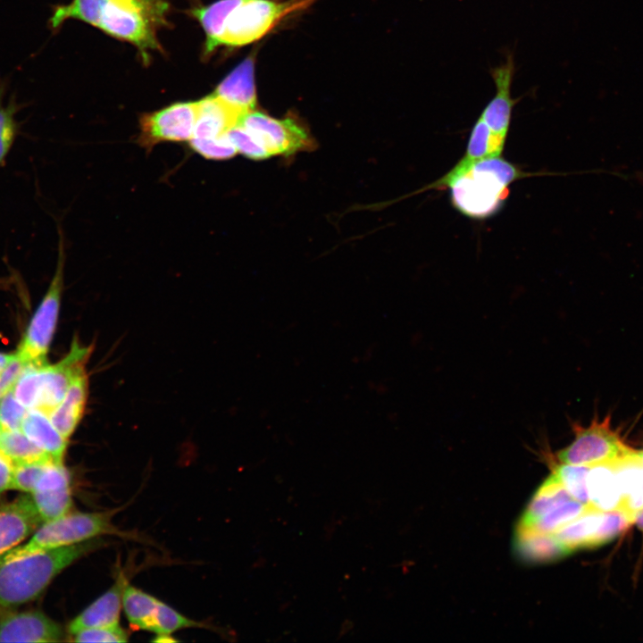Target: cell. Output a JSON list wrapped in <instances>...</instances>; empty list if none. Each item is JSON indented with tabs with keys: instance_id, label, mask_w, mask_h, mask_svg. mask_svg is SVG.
Masks as SVG:
<instances>
[{
	"instance_id": "obj_1",
	"label": "cell",
	"mask_w": 643,
	"mask_h": 643,
	"mask_svg": "<svg viewBox=\"0 0 643 643\" xmlns=\"http://www.w3.org/2000/svg\"><path fill=\"white\" fill-rule=\"evenodd\" d=\"M531 175L535 174L522 171L501 155L472 163L460 159L446 174L421 191L448 188L451 205L457 212L481 220L500 209L513 182Z\"/></svg>"
},
{
	"instance_id": "obj_2",
	"label": "cell",
	"mask_w": 643,
	"mask_h": 643,
	"mask_svg": "<svg viewBox=\"0 0 643 643\" xmlns=\"http://www.w3.org/2000/svg\"><path fill=\"white\" fill-rule=\"evenodd\" d=\"M103 543L93 539L0 562V609L38 598L63 570Z\"/></svg>"
},
{
	"instance_id": "obj_3",
	"label": "cell",
	"mask_w": 643,
	"mask_h": 643,
	"mask_svg": "<svg viewBox=\"0 0 643 643\" xmlns=\"http://www.w3.org/2000/svg\"><path fill=\"white\" fill-rule=\"evenodd\" d=\"M92 353V346H82L74 338L71 349L54 364L27 366L13 392L28 409L49 413L63 400L73 379L86 371V363Z\"/></svg>"
},
{
	"instance_id": "obj_4",
	"label": "cell",
	"mask_w": 643,
	"mask_h": 643,
	"mask_svg": "<svg viewBox=\"0 0 643 643\" xmlns=\"http://www.w3.org/2000/svg\"><path fill=\"white\" fill-rule=\"evenodd\" d=\"M114 513V510L69 513L61 518L43 522L25 544H19L2 554L0 562L84 542L101 535L118 533L112 522Z\"/></svg>"
},
{
	"instance_id": "obj_5",
	"label": "cell",
	"mask_w": 643,
	"mask_h": 643,
	"mask_svg": "<svg viewBox=\"0 0 643 643\" xmlns=\"http://www.w3.org/2000/svg\"><path fill=\"white\" fill-rule=\"evenodd\" d=\"M58 255L54 273L15 351L27 366L48 363L47 355L58 322L66 259L61 228L58 229Z\"/></svg>"
},
{
	"instance_id": "obj_6",
	"label": "cell",
	"mask_w": 643,
	"mask_h": 643,
	"mask_svg": "<svg viewBox=\"0 0 643 643\" xmlns=\"http://www.w3.org/2000/svg\"><path fill=\"white\" fill-rule=\"evenodd\" d=\"M164 10L161 0H108L98 28L146 54L159 48L154 26L163 21Z\"/></svg>"
},
{
	"instance_id": "obj_7",
	"label": "cell",
	"mask_w": 643,
	"mask_h": 643,
	"mask_svg": "<svg viewBox=\"0 0 643 643\" xmlns=\"http://www.w3.org/2000/svg\"><path fill=\"white\" fill-rule=\"evenodd\" d=\"M314 0H243L228 17L220 46H241L253 43L288 14L307 7Z\"/></svg>"
},
{
	"instance_id": "obj_8",
	"label": "cell",
	"mask_w": 643,
	"mask_h": 643,
	"mask_svg": "<svg viewBox=\"0 0 643 643\" xmlns=\"http://www.w3.org/2000/svg\"><path fill=\"white\" fill-rule=\"evenodd\" d=\"M250 131L273 155L290 156L311 151L316 143L309 130L291 117L275 119L252 110L241 115L238 124Z\"/></svg>"
},
{
	"instance_id": "obj_9",
	"label": "cell",
	"mask_w": 643,
	"mask_h": 643,
	"mask_svg": "<svg viewBox=\"0 0 643 643\" xmlns=\"http://www.w3.org/2000/svg\"><path fill=\"white\" fill-rule=\"evenodd\" d=\"M572 429L573 441L556 455L560 463L589 466L611 463L630 450L611 429L609 418L594 420L588 427L573 423Z\"/></svg>"
},
{
	"instance_id": "obj_10",
	"label": "cell",
	"mask_w": 643,
	"mask_h": 643,
	"mask_svg": "<svg viewBox=\"0 0 643 643\" xmlns=\"http://www.w3.org/2000/svg\"><path fill=\"white\" fill-rule=\"evenodd\" d=\"M197 102H180L139 118L135 142L146 153L161 143L189 141L193 136Z\"/></svg>"
},
{
	"instance_id": "obj_11",
	"label": "cell",
	"mask_w": 643,
	"mask_h": 643,
	"mask_svg": "<svg viewBox=\"0 0 643 643\" xmlns=\"http://www.w3.org/2000/svg\"><path fill=\"white\" fill-rule=\"evenodd\" d=\"M489 72L496 86V93L482 110L480 118L486 123L494 138L505 146L513 108L518 101L511 96L515 72L514 54L506 50L505 61L491 67Z\"/></svg>"
},
{
	"instance_id": "obj_12",
	"label": "cell",
	"mask_w": 643,
	"mask_h": 643,
	"mask_svg": "<svg viewBox=\"0 0 643 643\" xmlns=\"http://www.w3.org/2000/svg\"><path fill=\"white\" fill-rule=\"evenodd\" d=\"M61 625L38 610L0 609V642H59Z\"/></svg>"
},
{
	"instance_id": "obj_13",
	"label": "cell",
	"mask_w": 643,
	"mask_h": 643,
	"mask_svg": "<svg viewBox=\"0 0 643 643\" xmlns=\"http://www.w3.org/2000/svg\"><path fill=\"white\" fill-rule=\"evenodd\" d=\"M42 523L29 493L0 505V555L25 540Z\"/></svg>"
},
{
	"instance_id": "obj_14",
	"label": "cell",
	"mask_w": 643,
	"mask_h": 643,
	"mask_svg": "<svg viewBox=\"0 0 643 643\" xmlns=\"http://www.w3.org/2000/svg\"><path fill=\"white\" fill-rule=\"evenodd\" d=\"M127 580L121 573L113 585L71 621L68 632L73 635L79 630L119 623L122 607V595Z\"/></svg>"
},
{
	"instance_id": "obj_15",
	"label": "cell",
	"mask_w": 643,
	"mask_h": 643,
	"mask_svg": "<svg viewBox=\"0 0 643 643\" xmlns=\"http://www.w3.org/2000/svg\"><path fill=\"white\" fill-rule=\"evenodd\" d=\"M622 494L621 509L633 522L636 514L643 507V459L630 449L611 462Z\"/></svg>"
},
{
	"instance_id": "obj_16",
	"label": "cell",
	"mask_w": 643,
	"mask_h": 643,
	"mask_svg": "<svg viewBox=\"0 0 643 643\" xmlns=\"http://www.w3.org/2000/svg\"><path fill=\"white\" fill-rule=\"evenodd\" d=\"M254 71L255 58L249 55L218 85L213 94L243 113L255 110L256 91Z\"/></svg>"
},
{
	"instance_id": "obj_17",
	"label": "cell",
	"mask_w": 643,
	"mask_h": 643,
	"mask_svg": "<svg viewBox=\"0 0 643 643\" xmlns=\"http://www.w3.org/2000/svg\"><path fill=\"white\" fill-rule=\"evenodd\" d=\"M240 111L213 94L197 101V113L191 138L206 139L223 136L238 124Z\"/></svg>"
},
{
	"instance_id": "obj_18",
	"label": "cell",
	"mask_w": 643,
	"mask_h": 643,
	"mask_svg": "<svg viewBox=\"0 0 643 643\" xmlns=\"http://www.w3.org/2000/svg\"><path fill=\"white\" fill-rule=\"evenodd\" d=\"M514 547L518 557L527 563H549L572 553L553 533L517 527Z\"/></svg>"
},
{
	"instance_id": "obj_19",
	"label": "cell",
	"mask_w": 643,
	"mask_h": 643,
	"mask_svg": "<svg viewBox=\"0 0 643 643\" xmlns=\"http://www.w3.org/2000/svg\"><path fill=\"white\" fill-rule=\"evenodd\" d=\"M88 393V380L84 371L73 379L63 400L48 414L55 429L68 440L84 414Z\"/></svg>"
},
{
	"instance_id": "obj_20",
	"label": "cell",
	"mask_w": 643,
	"mask_h": 643,
	"mask_svg": "<svg viewBox=\"0 0 643 643\" xmlns=\"http://www.w3.org/2000/svg\"><path fill=\"white\" fill-rule=\"evenodd\" d=\"M21 430L52 459L63 462L68 439L55 429L46 413L38 409H29Z\"/></svg>"
},
{
	"instance_id": "obj_21",
	"label": "cell",
	"mask_w": 643,
	"mask_h": 643,
	"mask_svg": "<svg viewBox=\"0 0 643 643\" xmlns=\"http://www.w3.org/2000/svg\"><path fill=\"white\" fill-rule=\"evenodd\" d=\"M589 505L607 512L619 509L622 494L611 463L589 466L587 476Z\"/></svg>"
},
{
	"instance_id": "obj_22",
	"label": "cell",
	"mask_w": 643,
	"mask_h": 643,
	"mask_svg": "<svg viewBox=\"0 0 643 643\" xmlns=\"http://www.w3.org/2000/svg\"><path fill=\"white\" fill-rule=\"evenodd\" d=\"M572 498L573 497L552 473L531 497L518 525L530 528L549 511Z\"/></svg>"
},
{
	"instance_id": "obj_23",
	"label": "cell",
	"mask_w": 643,
	"mask_h": 643,
	"mask_svg": "<svg viewBox=\"0 0 643 643\" xmlns=\"http://www.w3.org/2000/svg\"><path fill=\"white\" fill-rule=\"evenodd\" d=\"M602 511L591 505L577 518L553 532L571 551L591 548L593 539L603 517Z\"/></svg>"
},
{
	"instance_id": "obj_24",
	"label": "cell",
	"mask_w": 643,
	"mask_h": 643,
	"mask_svg": "<svg viewBox=\"0 0 643 643\" xmlns=\"http://www.w3.org/2000/svg\"><path fill=\"white\" fill-rule=\"evenodd\" d=\"M242 2L243 0H219L209 6L193 11L194 16L198 19L206 34L205 54L220 46L226 21Z\"/></svg>"
},
{
	"instance_id": "obj_25",
	"label": "cell",
	"mask_w": 643,
	"mask_h": 643,
	"mask_svg": "<svg viewBox=\"0 0 643 643\" xmlns=\"http://www.w3.org/2000/svg\"><path fill=\"white\" fill-rule=\"evenodd\" d=\"M0 453L13 465L54 460L33 443L21 430L0 432Z\"/></svg>"
},
{
	"instance_id": "obj_26",
	"label": "cell",
	"mask_w": 643,
	"mask_h": 643,
	"mask_svg": "<svg viewBox=\"0 0 643 643\" xmlns=\"http://www.w3.org/2000/svg\"><path fill=\"white\" fill-rule=\"evenodd\" d=\"M160 600L127 584L122 595V608L131 625L146 630Z\"/></svg>"
},
{
	"instance_id": "obj_27",
	"label": "cell",
	"mask_w": 643,
	"mask_h": 643,
	"mask_svg": "<svg viewBox=\"0 0 643 643\" xmlns=\"http://www.w3.org/2000/svg\"><path fill=\"white\" fill-rule=\"evenodd\" d=\"M108 0H73L71 4L57 6L50 24L57 29L67 19H79L96 27H99L104 6Z\"/></svg>"
},
{
	"instance_id": "obj_28",
	"label": "cell",
	"mask_w": 643,
	"mask_h": 643,
	"mask_svg": "<svg viewBox=\"0 0 643 643\" xmlns=\"http://www.w3.org/2000/svg\"><path fill=\"white\" fill-rule=\"evenodd\" d=\"M29 495L43 522L61 518L71 513L72 505L71 488L33 492Z\"/></svg>"
},
{
	"instance_id": "obj_29",
	"label": "cell",
	"mask_w": 643,
	"mask_h": 643,
	"mask_svg": "<svg viewBox=\"0 0 643 643\" xmlns=\"http://www.w3.org/2000/svg\"><path fill=\"white\" fill-rule=\"evenodd\" d=\"M205 626V624L184 616L170 605L159 601L145 630L154 632L158 637H170L171 633L181 629Z\"/></svg>"
},
{
	"instance_id": "obj_30",
	"label": "cell",
	"mask_w": 643,
	"mask_h": 643,
	"mask_svg": "<svg viewBox=\"0 0 643 643\" xmlns=\"http://www.w3.org/2000/svg\"><path fill=\"white\" fill-rule=\"evenodd\" d=\"M4 87L0 86V168L4 165L15 139L20 132L21 124L16 120V113L21 104L12 97L8 104H4Z\"/></svg>"
},
{
	"instance_id": "obj_31",
	"label": "cell",
	"mask_w": 643,
	"mask_h": 643,
	"mask_svg": "<svg viewBox=\"0 0 643 643\" xmlns=\"http://www.w3.org/2000/svg\"><path fill=\"white\" fill-rule=\"evenodd\" d=\"M589 470V465L561 463L554 465L553 473L574 499L589 505L587 489Z\"/></svg>"
},
{
	"instance_id": "obj_32",
	"label": "cell",
	"mask_w": 643,
	"mask_h": 643,
	"mask_svg": "<svg viewBox=\"0 0 643 643\" xmlns=\"http://www.w3.org/2000/svg\"><path fill=\"white\" fill-rule=\"evenodd\" d=\"M589 505H584L574 498L567 500L544 516H542L532 527V529L544 533H553L580 516ZM520 526V525H519Z\"/></svg>"
},
{
	"instance_id": "obj_33",
	"label": "cell",
	"mask_w": 643,
	"mask_h": 643,
	"mask_svg": "<svg viewBox=\"0 0 643 643\" xmlns=\"http://www.w3.org/2000/svg\"><path fill=\"white\" fill-rule=\"evenodd\" d=\"M226 134L237 152L249 159L263 160L271 156L266 147L240 125L230 128Z\"/></svg>"
},
{
	"instance_id": "obj_34",
	"label": "cell",
	"mask_w": 643,
	"mask_h": 643,
	"mask_svg": "<svg viewBox=\"0 0 643 643\" xmlns=\"http://www.w3.org/2000/svg\"><path fill=\"white\" fill-rule=\"evenodd\" d=\"M188 144L194 152L209 160H227L238 153L227 134L215 138H191Z\"/></svg>"
},
{
	"instance_id": "obj_35",
	"label": "cell",
	"mask_w": 643,
	"mask_h": 643,
	"mask_svg": "<svg viewBox=\"0 0 643 643\" xmlns=\"http://www.w3.org/2000/svg\"><path fill=\"white\" fill-rule=\"evenodd\" d=\"M630 523V520L621 509L604 512L591 548L610 542L627 530Z\"/></svg>"
},
{
	"instance_id": "obj_36",
	"label": "cell",
	"mask_w": 643,
	"mask_h": 643,
	"mask_svg": "<svg viewBox=\"0 0 643 643\" xmlns=\"http://www.w3.org/2000/svg\"><path fill=\"white\" fill-rule=\"evenodd\" d=\"M26 408L13 395V390L5 393L0 399V430H21L27 414Z\"/></svg>"
},
{
	"instance_id": "obj_37",
	"label": "cell",
	"mask_w": 643,
	"mask_h": 643,
	"mask_svg": "<svg viewBox=\"0 0 643 643\" xmlns=\"http://www.w3.org/2000/svg\"><path fill=\"white\" fill-rule=\"evenodd\" d=\"M76 642H127L129 635L119 623L88 628L71 635Z\"/></svg>"
},
{
	"instance_id": "obj_38",
	"label": "cell",
	"mask_w": 643,
	"mask_h": 643,
	"mask_svg": "<svg viewBox=\"0 0 643 643\" xmlns=\"http://www.w3.org/2000/svg\"><path fill=\"white\" fill-rule=\"evenodd\" d=\"M48 461L35 462L13 465L12 489L30 494L34 490L37 480L44 465Z\"/></svg>"
},
{
	"instance_id": "obj_39",
	"label": "cell",
	"mask_w": 643,
	"mask_h": 643,
	"mask_svg": "<svg viewBox=\"0 0 643 643\" xmlns=\"http://www.w3.org/2000/svg\"><path fill=\"white\" fill-rule=\"evenodd\" d=\"M26 367L27 365L15 352V355L13 360L0 373V391L3 395L10 390H13L15 383Z\"/></svg>"
},
{
	"instance_id": "obj_40",
	"label": "cell",
	"mask_w": 643,
	"mask_h": 643,
	"mask_svg": "<svg viewBox=\"0 0 643 643\" xmlns=\"http://www.w3.org/2000/svg\"><path fill=\"white\" fill-rule=\"evenodd\" d=\"M13 464L0 453V498L8 489H12Z\"/></svg>"
},
{
	"instance_id": "obj_41",
	"label": "cell",
	"mask_w": 643,
	"mask_h": 643,
	"mask_svg": "<svg viewBox=\"0 0 643 643\" xmlns=\"http://www.w3.org/2000/svg\"><path fill=\"white\" fill-rule=\"evenodd\" d=\"M15 355V352L6 353L0 351V373L6 367V365L13 360Z\"/></svg>"
},
{
	"instance_id": "obj_42",
	"label": "cell",
	"mask_w": 643,
	"mask_h": 643,
	"mask_svg": "<svg viewBox=\"0 0 643 643\" xmlns=\"http://www.w3.org/2000/svg\"><path fill=\"white\" fill-rule=\"evenodd\" d=\"M633 522L643 531V507L636 514Z\"/></svg>"
},
{
	"instance_id": "obj_43",
	"label": "cell",
	"mask_w": 643,
	"mask_h": 643,
	"mask_svg": "<svg viewBox=\"0 0 643 643\" xmlns=\"http://www.w3.org/2000/svg\"><path fill=\"white\" fill-rule=\"evenodd\" d=\"M639 455L643 459V451L638 452Z\"/></svg>"
},
{
	"instance_id": "obj_44",
	"label": "cell",
	"mask_w": 643,
	"mask_h": 643,
	"mask_svg": "<svg viewBox=\"0 0 643 643\" xmlns=\"http://www.w3.org/2000/svg\"><path fill=\"white\" fill-rule=\"evenodd\" d=\"M3 396H4V395H3L2 392L0 391V399H1V397H2Z\"/></svg>"
},
{
	"instance_id": "obj_45",
	"label": "cell",
	"mask_w": 643,
	"mask_h": 643,
	"mask_svg": "<svg viewBox=\"0 0 643 643\" xmlns=\"http://www.w3.org/2000/svg\"><path fill=\"white\" fill-rule=\"evenodd\" d=\"M0 432H1V430H0Z\"/></svg>"
}]
</instances>
